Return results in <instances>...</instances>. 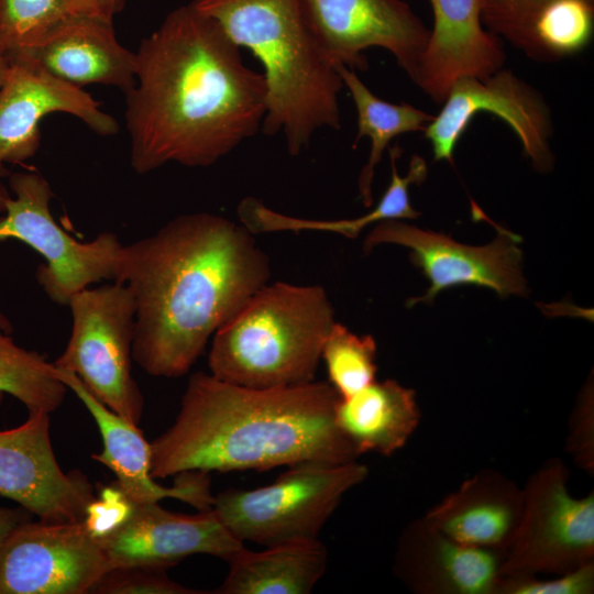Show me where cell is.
<instances>
[{
	"label": "cell",
	"instance_id": "obj_1",
	"mask_svg": "<svg viewBox=\"0 0 594 594\" xmlns=\"http://www.w3.org/2000/svg\"><path fill=\"white\" fill-rule=\"evenodd\" d=\"M135 54L125 92L130 164L208 167L261 130L267 87L211 18L190 2L170 11Z\"/></svg>",
	"mask_w": 594,
	"mask_h": 594
},
{
	"label": "cell",
	"instance_id": "obj_2",
	"mask_svg": "<svg viewBox=\"0 0 594 594\" xmlns=\"http://www.w3.org/2000/svg\"><path fill=\"white\" fill-rule=\"evenodd\" d=\"M253 235L242 223L196 212L123 244L113 282L133 297L132 358L144 372L188 373L209 338L267 284L270 260Z\"/></svg>",
	"mask_w": 594,
	"mask_h": 594
},
{
	"label": "cell",
	"instance_id": "obj_3",
	"mask_svg": "<svg viewBox=\"0 0 594 594\" xmlns=\"http://www.w3.org/2000/svg\"><path fill=\"white\" fill-rule=\"evenodd\" d=\"M338 398L329 382L251 388L194 373L174 424L151 442V474L356 461L360 454L336 424Z\"/></svg>",
	"mask_w": 594,
	"mask_h": 594
},
{
	"label": "cell",
	"instance_id": "obj_4",
	"mask_svg": "<svg viewBox=\"0 0 594 594\" xmlns=\"http://www.w3.org/2000/svg\"><path fill=\"white\" fill-rule=\"evenodd\" d=\"M240 48L262 64L267 87L261 130L282 132L288 154L299 155L322 129L341 127L337 65L317 37L302 0H194Z\"/></svg>",
	"mask_w": 594,
	"mask_h": 594
},
{
	"label": "cell",
	"instance_id": "obj_5",
	"mask_svg": "<svg viewBox=\"0 0 594 594\" xmlns=\"http://www.w3.org/2000/svg\"><path fill=\"white\" fill-rule=\"evenodd\" d=\"M334 322L323 287L266 284L212 336L210 374L251 388L312 382Z\"/></svg>",
	"mask_w": 594,
	"mask_h": 594
},
{
	"label": "cell",
	"instance_id": "obj_6",
	"mask_svg": "<svg viewBox=\"0 0 594 594\" xmlns=\"http://www.w3.org/2000/svg\"><path fill=\"white\" fill-rule=\"evenodd\" d=\"M369 476L356 461L289 465L273 483L215 495L211 509L238 540L270 547L318 536L343 496Z\"/></svg>",
	"mask_w": 594,
	"mask_h": 594
},
{
	"label": "cell",
	"instance_id": "obj_7",
	"mask_svg": "<svg viewBox=\"0 0 594 594\" xmlns=\"http://www.w3.org/2000/svg\"><path fill=\"white\" fill-rule=\"evenodd\" d=\"M67 306L72 332L53 364L73 372L109 409L139 425L144 398L131 372L135 306L130 290L117 282L87 287Z\"/></svg>",
	"mask_w": 594,
	"mask_h": 594
},
{
	"label": "cell",
	"instance_id": "obj_8",
	"mask_svg": "<svg viewBox=\"0 0 594 594\" xmlns=\"http://www.w3.org/2000/svg\"><path fill=\"white\" fill-rule=\"evenodd\" d=\"M8 185L12 195L0 219V240H20L43 256L35 276L52 301L67 306L89 285L114 280L123 246L116 233L103 232L88 242L69 235L51 212L50 183L35 170L10 174Z\"/></svg>",
	"mask_w": 594,
	"mask_h": 594
},
{
	"label": "cell",
	"instance_id": "obj_9",
	"mask_svg": "<svg viewBox=\"0 0 594 594\" xmlns=\"http://www.w3.org/2000/svg\"><path fill=\"white\" fill-rule=\"evenodd\" d=\"M570 472L559 458L548 459L522 487L524 504L501 578L562 574L594 561V493L574 497Z\"/></svg>",
	"mask_w": 594,
	"mask_h": 594
},
{
	"label": "cell",
	"instance_id": "obj_10",
	"mask_svg": "<svg viewBox=\"0 0 594 594\" xmlns=\"http://www.w3.org/2000/svg\"><path fill=\"white\" fill-rule=\"evenodd\" d=\"M488 219V218H487ZM497 237L485 246H470L450 237L421 230L397 220H384L371 230L364 241V252L375 245L391 243L410 250L411 263L430 282L425 295L410 298L407 306L430 304L446 288L457 285H476L494 290L499 297L526 296L522 275L521 241L518 234L493 223Z\"/></svg>",
	"mask_w": 594,
	"mask_h": 594
},
{
	"label": "cell",
	"instance_id": "obj_11",
	"mask_svg": "<svg viewBox=\"0 0 594 594\" xmlns=\"http://www.w3.org/2000/svg\"><path fill=\"white\" fill-rule=\"evenodd\" d=\"M441 110L426 125L435 161L453 164V153L472 119L487 112L505 121L540 173L552 169V120L543 97L513 72L499 69L485 78L461 77L450 87Z\"/></svg>",
	"mask_w": 594,
	"mask_h": 594
},
{
	"label": "cell",
	"instance_id": "obj_12",
	"mask_svg": "<svg viewBox=\"0 0 594 594\" xmlns=\"http://www.w3.org/2000/svg\"><path fill=\"white\" fill-rule=\"evenodd\" d=\"M109 570L85 519H29L0 544V594H87Z\"/></svg>",
	"mask_w": 594,
	"mask_h": 594
},
{
	"label": "cell",
	"instance_id": "obj_13",
	"mask_svg": "<svg viewBox=\"0 0 594 594\" xmlns=\"http://www.w3.org/2000/svg\"><path fill=\"white\" fill-rule=\"evenodd\" d=\"M321 45L336 65L365 70L364 51H388L415 84L430 30L403 0H302Z\"/></svg>",
	"mask_w": 594,
	"mask_h": 594
},
{
	"label": "cell",
	"instance_id": "obj_14",
	"mask_svg": "<svg viewBox=\"0 0 594 594\" xmlns=\"http://www.w3.org/2000/svg\"><path fill=\"white\" fill-rule=\"evenodd\" d=\"M97 539L110 570L124 566L167 570L195 554L227 561L244 547L211 508L185 515L172 513L158 503L131 499L122 517Z\"/></svg>",
	"mask_w": 594,
	"mask_h": 594
},
{
	"label": "cell",
	"instance_id": "obj_15",
	"mask_svg": "<svg viewBox=\"0 0 594 594\" xmlns=\"http://www.w3.org/2000/svg\"><path fill=\"white\" fill-rule=\"evenodd\" d=\"M0 495L45 522L82 520L96 498L81 472L59 466L44 411H31L19 427L0 430Z\"/></svg>",
	"mask_w": 594,
	"mask_h": 594
},
{
	"label": "cell",
	"instance_id": "obj_16",
	"mask_svg": "<svg viewBox=\"0 0 594 594\" xmlns=\"http://www.w3.org/2000/svg\"><path fill=\"white\" fill-rule=\"evenodd\" d=\"M8 62L0 87V165L22 163L34 156L41 144L40 123L53 112L76 117L100 136L119 132L117 120L81 87L34 63Z\"/></svg>",
	"mask_w": 594,
	"mask_h": 594
},
{
	"label": "cell",
	"instance_id": "obj_17",
	"mask_svg": "<svg viewBox=\"0 0 594 594\" xmlns=\"http://www.w3.org/2000/svg\"><path fill=\"white\" fill-rule=\"evenodd\" d=\"M56 372L67 388L82 402L98 426L102 451L91 458L112 471L114 485L129 499L158 503L164 498H176L198 510L211 508L215 495L211 493L209 473L183 472L175 475L173 486L160 485L151 474V443L138 425L127 421L98 400L73 372L58 367Z\"/></svg>",
	"mask_w": 594,
	"mask_h": 594
},
{
	"label": "cell",
	"instance_id": "obj_18",
	"mask_svg": "<svg viewBox=\"0 0 594 594\" xmlns=\"http://www.w3.org/2000/svg\"><path fill=\"white\" fill-rule=\"evenodd\" d=\"M505 554L461 543L421 517L403 528L393 571L418 594H496Z\"/></svg>",
	"mask_w": 594,
	"mask_h": 594
},
{
	"label": "cell",
	"instance_id": "obj_19",
	"mask_svg": "<svg viewBox=\"0 0 594 594\" xmlns=\"http://www.w3.org/2000/svg\"><path fill=\"white\" fill-rule=\"evenodd\" d=\"M433 28L415 81L435 102L442 103L461 77L485 78L506 59L501 38L484 30L481 0H429Z\"/></svg>",
	"mask_w": 594,
	"mask_h": 594
},
{
	"label": "cell",
	"instance_id": "obj_20",
	"mask_svg": "<svg viewBox=\"0 0 594 594\" xmlns=\"http://www.w3.org/2000/svg\"><path fill=\"white\" fill-rule=\"evenodd\" d=\"M26 61L75 86L105 85L128 92L135 82V54L117 40L112 23L70 16L44 38L8 61Z\"/></svg>",
	"mask_w": 594,
	"mask_h": 594
},
{
	"label": "cell",
	"instance_id": "obj_21",
	"mask_svg": "<svg viewBox=\"0 0 594 594\" xmlns=\"http://www.w3.org/2000/svg\"><path fill=\"white\" fill-rule=\"evenodd\" d=\"M524 492L501 472L484 469L431 507L424 520L468 546L507 552L522 512Z\"/></svg>",
	"mask_w": 594,
	"mask_h": 594
},
{
	"label": "cell",
	"instance_id": "obj_22",
	"mask_svg": "<svg viewBox=\"0 0 594 594\" xmlns=\"http://www.w3.org/2000/svg\"><path fill=\"white\" fill-rule=\"evenodd\" d=\"M338 428L361 455L389 457L402 449L420 421L415 391L395 380H376L334 408Z\"/></svg>",
	"mask_w": 594,
	"mask_h": 594
},
{
	"label": "cell",
	"instance_id": "obj_23",
	"mask_svg": "<svg viewBox=\"0 0 594 594\" xmlns=\"http://www.w3.org/2000/svg\"><path fill=\"white\" fill-rule=\"evenodd\" d=\"M229 570L215 594H309L323 576L328 552L319 540L287 542L227 560Z\"/></svg>",
	"mask_w": 594,
	"mask_h": 594
},
{
	"label": "cell",
	"instance_id": "obj_24",
	"mask_svg": "<svg viewBox=\"0 0 594 594\" xmlns=\"http://www.w3.org/2000/svg\"><path fill=\"white\" fill-rule=\"evenodd\" d=\"M593 32L594 0H546L499 37L535 61L557 62L583 51Z\"/></svg>",
	"mask_w": 594,
	"mask_h": 594
},
{
	"label": "cell",
	"instance_id": "obj_25",
	"mask_svg": "<svg viewBox=\"0 0 594 594\" xmlns=\"http://www.w3.org/2000/svg\"><path fill=\"white\" fill-rule=\"evenodd\" d=\"M391 184L377 206L369 213L355 219L311 220L279 213L266 207L255 197H245L238 206L240 222L252 233L279 231H328L341 233L354 239L369 224L384 220L416 219L420 216L409 202V186L420 184L424 179L421 170L409 166L407 176L402 177L397 170V162L391 161Z\"/></svg>",
	"mask_w": 594,
	"mask_h": 594
},
{
	"label": "cell",
	"instance_id": "obj_26",
	"mask_svg": "<svg viewBox=\"0 0 594 594\" xmlns=\"http://www.w3.org/2000/svg\"><path fill=\"white\" fill-rule=\"evenodd\" d=\"M343 86L348 88L358 116V131L353 147L364 136L371 140L370 156L359 176V193L364 206L373 202L372 183L375 167L396 136L424 131L432 120L429 114L409 103H391L376 97L360 79L354 69L337 65Z\"/></svg>",
	"mask_w": 594,
	"mask_h": 594
},
{
	"label": "cell",
	"instance_id": "obj_27",
	"mask_svg": "<svg viewBox=\"0 0 594 594\" xmlns=\"http://www.w3.org/2000/svg\"><path fill=\"white\" fill-rule=\"evenodd\" d=\"M11 321L0 311V398L9 394L31 411L52 414L64 402L67 386L53 362L12 339Z\"/></svg>",
	"mask_w": 594,
	"mask_h": 594
},
{
	"label": "cell",
	"instance_id": "obj_28",
	"mask_svg": "<svg viewBox=\"0 0 594 594\" xmlns=\"http://www.w3.org/2000/svg\"><path fill=\"white\" fill-rule=\"evenodd\" d=\"M376 343L372 336H356L334 322L328 333L321 360L324 361L329 384L339 398H346L373 381L377 372Z\"/></svg>",
	"mask_w": 594,
	"mask_h": 594
},
{
	"label": "cell",
	"instance_id": "obj_29",
	"mask_svg": "<svg viewBox=\"0 0 594 594\" xmlns=\"http://www.w3.org/2000/svg\"><path fill=\"white\" fill-rule=\"evenodd\" d=\"M68 18L63 0H0V54L32 47Z\"/></svg>",
	"mask_w": 594,
	"mask_h": 594
},
{
	"label": "cell",
	"instance_id": "obj_30",
	"mask_svg": "<svg viewBox=\"0 0 594 594\" xmlns=\"http://www.w3.org/2000/svg\"><path fill=\"white\" fill-rule=\"evenodd\" d=\"M98 594H204L210 593L182 585L166 570L146 566L114 568L105 573L90 590Z\"/></svg>",
	"mask_w": 594,
	"mask_h": 594
},
{
	"label": "cell",
	"instance_id": "obj_31",
	"mask_svg": "<svg viewBox=\"0 0 594 594\" xmlns=\"http://www.w3.org/2000/svg\"><path fill=\"white\" fill-rule=\"evenodd\" d=\"M594 561L550 580L537 575L501 578L496 594H592Z\"/></svg>",
	"mask_w": 594,
	"mask_h": 594
},
{
	"label": "cell",
	"instance_id": "obj_32",
	"mask_svg": "<svg viewBox=\"0 0 594 594\" xmlns=\"http://www.w3.org/2000/svg\"><path fill=\"white\" fill-rule=\"evenodd\" d=\"M565 450L580 469L594 474V403L590 383L584 386L571 414Z\"/></svg>",
	"mask_w": 594,
	"mask_h": 594
},
{
	"label": "cell",
	"instance_id": "obj_33",
	"mask_svg": "<svg viewBox=\"0 0 594 594\" xmlns=\"http://www.w3.org/2000/svg\"><path fill=\"white\" fill-rule=\"evenodd\" d=\"M543 1L546 0H481L482 23L487 31L499 37L508 26Z\"/></svg>",
	"mask_w": 594,
	"mask_h": 594
},
{
	"label": "cell",
	"instance_id": "obj_34",
	"mask_svg": "<svg viewBox=\"0 0 594 594\" xmlns=\"http://www.w3.org/2000/svg\"><path fill=\"white\" fill-rule=\"evenodd\" d=\"M125 0H63L69 16L87 18L112 23L124 7Z\"/></svg>",
	"mask_w": 594,
	"mask_h": 594
},
{
	"label": "cell",
	"instance_id": "obj_35",
	"mask_svg": "<svg viewBox=\"0 0 594 594\" xmlns=\"http://www.w3.org/2000/svg\"><path fill=\"white\" fill-rule=\"evenodd\" d=\"M30 519V513L20 508L0 506V544L20 524Z\"/></svg>",
	"mask_w": 594,
	"mask_h": 594
},
{
	"label": "cell",
	"instance_id": "obj_36",
	"mask_svg": "<svg viewBox=\"0 0 594 594\" xmlns=\"http://www.w3.org/2000/svg\"><path fill=\"white\" fill-rule=\"evenodd\" d=\"M9 170L4 165H0V213H4L7 204L11 198L9 188L6 186L3 178L9 176Z\"/></svg>",
	"mask_w": 594,
	"mask_h": 594
},
{
	"label": "cell",
	"instance_id": "obj_37",
	"mask_svg": "<svg viewBox=\"0 0 594 594\" xmlns=\"http://www.w3.org/2000/svg\"><path fill=\"white\" fill-rule=\"evenodd\" d=\"M8 66H9L8 59L3 55L0 54V87L3 81Z\"/></svg>",
	"mask_w": 594,
	"mask_h": 594
}]
</instances>
